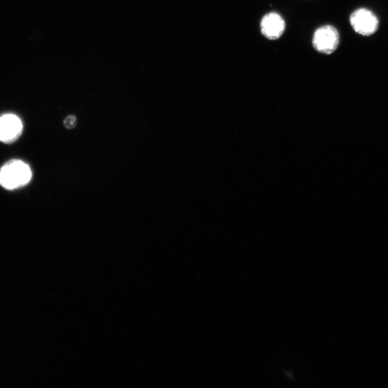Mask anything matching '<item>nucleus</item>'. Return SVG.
Returning <instances> with one entry per match:
<instances>
[{
	"label": "nucleus",
	"mask_w": 388,
	"mask_h": 388,
	"mask_svg": "<svg viewBox=\"0 0 388 388\" xmlns=\"http://www.w3.org/2000/svg\"><path fill=\"white\" fill-rule=\"evenodd\" d=\"M339 41L338 31L332 26H325L315 31L312 43L316 51L329 55L337 49Z\"/></svg>",
	"instance_id": "nucleus-2"
},
{
	"label": "nucleus",
	"mask_w": 388,
	"mask_h": 388,
	"mask_svg": "<svg viewBox=\"0 0 388 388\" xmlns=\"http://www.w3.org/2000/svg\"><path fill=\"white\" fill-rule=\"evenodd\" d=\"M63 124L67 129H74L76 125V118L74 116H69L64 120Z\"/></svg>",
	"instance_id": "nucleus-6"
},
{
	"label": "nucleus",
	"mask_w": 388,
	"mask_h": 388,
	"mask_svg": "<svg viewBox=\"0 0 388 388\" xmlns=\"http://www.w3.org/2000/svg\"><path fill=\"white\" fill-rule=\"evenodd\" d=\"M23 122L15 115L0 117V141L11 144L23 134Z\"/></svg>",
	"instance_id": "nucleus-4"
},
{
	"label": "nucleus",
	"mask_w": 388,
	"mask_h": 388,
	"mask_svg": "<svg viewBox=\"0 0 388 388\" xmlns=\"http://www.w3.org/2000/svg\"><path fill=\"white\" fill-rule=\"evenodd\" d=\"M262 34L269 40H277L282 36L286 29L284 18L276 13L266 15L261 20Z\"/></svg>",
	"instance_id": "nucleus-5"
},
{
	"label": "nucleus",
	"mask_w": 388,
	"mask_h": 388,
	"mask_svg": "<svg viewBox=\"0 0 388 388\" xmlns=\"http://www.w3.org/2000/svg\"><path fill=\"white\" fill-rule=\"evenodd\" d=\"M350 24L357 33L363 36H370L378 30L379 19L371 10L359 8L351 15Z\"/></svg>",
	"instance_id": "nucleus-3"
},
{
	"label": "nucleus",
	"mask_w": 388,
	"mask_h": 388,
	"mask_svg": "<svg viewBox=\"0 0 388 388\" xmlns=\"http://www.w3.org/2000/svg\"><path fill=\"white\" fill-rule=\"evenodd\" d=\"M31 177L29 165L19 160H11L0 169V185L9 190L26 186Z\"/></svg>",
	"instance_id": "nucleus-1"
}]
</instances>
